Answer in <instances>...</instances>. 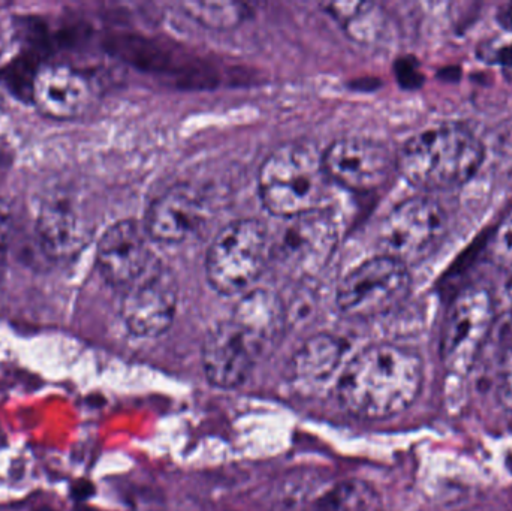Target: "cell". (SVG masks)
Returning a JSON list of instances; mask_svg holds the SVG:
<instances>
[{
    "label": "cell",
    "instance_id": "1",
    "mask_svg": "<svg viewBox=\"0 0 512 511\" xmlns=\"http://www.w3.org/2000/svg\"><path fill=\"white\" fill-rule=\"evenodd\" d=\"M424 363L417 351L376 344L355 354L336 381L340 405L354 417L384 420L408 410L420 395Z\"/></svg>",
    "mask_w": 512,
    "mask_h": 511
},
{
    "label": "cell",
    "instance_id": "2",
    "mask_svg": "<svg viewBox=\"0 0 512 511\" xmlns=\"http://www.w3.org/2000/svg\"><path fill=\"white\" fill-rule=\"evenodd\" d=\"M484 158L483 143L471 129L444 123L409 138L396 155V170L421 191H453L480 171Z\"/></svg>",
    "mask_w": 512,
    "mask_h": 511
},
{
    "label": "cell",
    "instance_id": "3",
    "mask_svg": "<svg viewBox=\"0 0 512 511\" xmlns=\"http://www.w3.org/2000/svg\"><path fill=\"white\" fill-rule=\"evenodd\" d=\"M330 182L324 153L312 144L286 143L262 162L258 174L259 197L271 215L297 218L321 209Z\"/></svg>",
    "mask_w": 512,
    "mask_h": 511
},
{
    "label": "cell",
    "instance_id": "4",
    "mask_svg": "<svg viewBox=\"0 0 512 511\" xmlns=\"http://www.w3.org/2000/svg\"><path fill=\"white\" fill-rule=\"evenodd\" d=\"M271 240L259 219L230 222L222 228L207 252L210 285L224 296L248 290L270 263Z\"/></svg>",
    "mask_w": 512,
    "mask_h": 511
},
{
    "label": "cell",
    "instance_id": "5",
    "mask_svg": "<svg viewBox=\"0 0 512 511\" xmlns=\"http://www.w3.org/2000/svg\"><path fill=\"white\" fill-rule=\"evenodd\" d=\"M448 233V215L439 201L411 197L397 204L379 228V245L387 257L405 266L423 263L435 254Z\"/></svg>",
    "mask_w": 512,
    "mask_h": 511
},
{
    "label": "cell",
    "instance_id": "6",
    "mask_svg": "<svg viewBox=\"0 0 512 511\" xmlns=\"http://www.w3.org/2000/svg\"><path fill=\"white\" fill-rule=\"evenodd\" d=\"M409 267L387 255L358 264L340 281L336 305L349 318H372L399 305L411 291Z\"/></svg>",
    "mask_w": 512,
    "mask_h": 511
},
{
    "label": "cell",
    "instance_id": "7",
    "mask_svg": "<svg viewBox=\"0 0 512 511\" xmlns=\"http://www.w3.org/2000/svg\"><path fill=\"white\" fill-rule=\"evenodd\" d=\"M496 312L492 294L481 287H468L454 297L444 330L441 357L453 374H465L478 360L495 327Z\"/></svg>",
    "mask_w": 512,
    "mask_h": 511
},
{
    "label": "cell",
    "instance_id": "8",
    "mask_svg": "<svg viewBox=\"0 0 512 511\" xmlns=\"http://www.w3.org/2000/svg\"><path fill=\"white\" fill-rule=\"evenodd\" d=\"M286 221L279 239L271 242L270 263L291 278L318 275L339 243L336 219L328 210L318 209Z\"/></svg>",
    "mask_w": 512,
    "mask_h": 511
},
{
    "label": "cell",
    "instance_id": "9",
    "mask_svg": "<svg viewBox=\"0 0 512 511\" xmlns=\"http://www.w3.org/2000/svg\"><path fill=\"white\" fill-rule=\"evenodd\" d=\"M179 285L170 267L156 260L143 276L126 288L122 318L129 332L138 338L164 335L176 317Z\"/></svg>",
    "mask_w": 512,
    "mask_h": 511
},
{
    "label": "cell",
    "instance_id": "10",
    "mask_svg": "<svg viewBox=\"0 0 512 511\" xmlns=\"http://www.w3.org/2000/svg\"><path fill=\"white\" fill-rule=\"evenodd\" d=\"M324 165L331 182L352 192H373L396 170V156L378 141L348 137L325 150Z\"/></svg>",
    "mask_w": 512,
    "mask_h": 511
},
{
    "label": "cell",
    "instance_id": "11",
    "mask_svg": "<svg viewBox=\"0 0 512 511\" xmlns=\"http://www.w3.org/2000/svg\"><path fill=\"white\" fill-rule=\"evenodd\" d=\"M262 356L255 342L231 318L207 333L201 351L207 381L225 390L245 384Z\"/></svg>",
    "mask_w": 512,
    "mask_h": 511
},
{
    "label": "cell",
    "instance_id": "12",
    "mask_svg": "<svg viewBox=\"0 0 512 511\" xmlns=\"http://www.w3.org/2000/svg\"><path fill=\"white\" fill-rule=\"evenodd\" d=\"M146 237V228L132 219L116 222L105 231L99 240L96 261L108 284L126 290L149 269L155 258Z\"/></svg>",
    "mask_w": 512,
    "mask_h": 511
},
{
    "label": "cell",
    "instance_id": "13",
    "mask_svg": "<svg viewBox=\"0 0 512 511\" xmlns=\"http://www.w3.org/2000/svg\"><path fill=\"white\" fill-rule=\"evenodd\" d=\"M33 102L53 119L69 120L86 113L93 101L89 80L77 69L66 65H45L32 80Z\"/></svg>",
    "mask_w": 512,
    "mask_h": 511
},
{
    "label": "cell",
    "instance_id": "14",
    "mask_svg": "<svg viewBox=\"0 0 512 511\" xmlns=\"http://www.w3.org/2000/svg\"><path fill=\"white\" fill-rule=\"evenodd\" d=\"M203 219V198L191 186L176 185L152 201L144 228L156 242L180 243L200 228Z\"/></svg>",
    "mask_w": 512,
    "mask_h": 511
},
{
    "label": "cell",
    "instance_id": "15",
    "mask_svg": "<svg viewBox=\"0 0 512 511\" xmlns=\"http://www.w3.org/2000/svg\"><path fill=\"white\" fill-rule=\"evenodd\" d=\"M346 345L328 333L310 336L289 363V381L301 395H316L339 378Z\"/></svg>",
    "mask_w": 512,
    "mask_h": 511
},
{
    "label": "cell",
    "instance_id": "16",
    "mask_svg": "<svg viewBox=\"0 0 512 511\" xmlns=\"http://www.w3.org/2000/svg\"><path fill=\"white\" fill-rule=\"evenodd\" d=\"M36 233L39 245L53 260L77 254L87 237L81 213L65 192L51 195L41 204Z\"/></svg>",
    "mask_w": 512,
    "mask_h": 511
},
{
    "label": "cell",
    "instance_id": "17",
    "mask_svg": "<svg viewBox=\"0 0 512 511\" xmlns=\"http://www.w3.org/2000/svg\"><path fill=\"white\" fill-rule=\"evenodd\" d=\"M231 320L265 356L282 339L288 324V312L285 303L274 291L255 288L237 302Z\"/></svg>",
    "mask_w": 512,
    "mask_h": 511
},
{
    "label": "cell",
    "instance_id": "18",
    "mask_svg": "<svg viewBox=\"0 0 512 511\" xmlns=\"http://www.w3.org/2000/svg\"><path fill=\"white\" fill-rule=\"evenodd\" d=\"M328 14L333 15L349 38L357 42H370L376 38V24H379L378 6L367 2H336L325 5Z\"/></svg>",
    "mask_w": 512,
    "mask_h": 511
},
{
    "label": "cell",
    "instance_id": "19",
    "mask_svg": "<svg viewBox=\"0 0 512 511\" xmlns=\"http://www.w3.org/2000/svg\"><path fill=\"white\" fill-rule=\"evenodd\" d=\"M319 511H378L379 500L372 488L358 480H348L325 492Z\"/></svg>",
    "mask_w": 512,
    "mask_h": 511
},
{
    "label": "cell",
    "instance_id": "20",
    "mask_svg": "<svg viewBox=\"0 0 512 511\" xmlns=\"http://www.w3.org/2000/svg\"><path fill=\"white\" fill-rule=\"evenodd\" d=\"M186 14L210 29H233L246 20L249 11L242 3L191 2L183 5Z\"/></svg>",
    "mask_w": 512,
    "mask_h": 511
},
{
    "label": "cell",
    "instance_id": "21",
    "mask_svg": "<svg viewBox=\"0 0 512 511\" xmlns=\"http://www.w3.org/2000/svg\"><path fill=\"white\" fill-rule=\"evenodd\" d=\"M490 258L499 269L512 273V219L504 222L490 239Z\"/></svg>",
    "mask_w": 512,
    "mask_h": 511
},
{
    "label": "cell",
    "instance_id": "22",
    "mask_svg": "<svg viewBox=\"0 0 512 511\" xmlns=\"http://www.w3.org/2000/svg\"><path fill=\"white\" fill-rule=\"evenodd\" d=\"M496 381H498V395L502 404L512 410V324L508 327L507 339L502 344Z\"/></svg>",
    "mask_w": 512,
    "mask_h": 511
},
{
    "label": "cell",
    "instance_id": "23",
    "mask_svg": "<svg viewBox=\"0 0 512 511\" xmlns=\"http://www.w3.org/2000/svg\"><path fill=\"white\" fill-rule=\"evenodd\" d=\"M9 246H11V224L8 216L0 212V276L8 263Z\"/></svg>",
    "mask_w": 512,
    "mask_h": 511
},
{
    "label": "cell",
    "instance_id": "24",
    "mask_svg": "<svg viewBox=\"0 0 512 511\" xmlns=\"http://www.w3.org/2000/svg\"><path fill=\"white\" fill-rule=\"evenodd\" d=\"M399 68V78L408 87H417L421 83V74L412 63L402 62Z\"/></svg>",
    "mask_w": 512,
    "mask_h": 511
},
{
    "label": "cell",
    "instance_id": "25",
    "mask_svg": "<svg viewBox=\"0 0 512 511\" xmlns=\"http://www.w3.org/2000/svg\"><path fill=\"white\" fill-rule=\"evenodd\" d=\"M496 20H498L502 29L512 32V3L499 6L498 12H496Z\"/></svg>",
    "mask_w": 512,
    "mask_h": 511
},
{
    "label": "cell",
    "instance_id": "26",
    "mask_svg": "<svg viewBox=\"0 0 512 511\" xmlns=\"http://www.w3.org/2000/svg\"><path fill=\"white\" fill-rule=\"evenodd\" d=\"M496 60L502 65L512 68V42L499 48L498 53H496Z\"/></svg>",
    "mask_w": 512,
    "mask_h": 511
},
{
    "label": "cell",
    "instance_id": "27",
    "mask_svg": "<svg viewBox=\"0 0 512 511\" xmlns=\"http://www.w3.org/2000/svg\"><path fill=\"white\" fill-rule=\"evenodd\" d=\"M90 491H92L90 485H86V483L81 482L80 485L74 486V489H72V495H74L75 500H84V498L89 495Z\"/></svg>",
    "mask_w": 512,
    "mask_h": 511
},
{
    "label": "cell",
    "instance_id": "28",
    "mask_svg": "<svg viewBox=\"0 0 512 511\" xmlns=\"http://www.w3.org/2000/svg\"><path fill=\"white\" fill-rule=\"evenodd\" d=\"M30 511H56L53 509V507L45 506V504H42V506H36L35 509H32Z\"/></svg>",
    "mask_w": 512,
    "mask_h": 511
},
{
    "label": "cell",
    "instance_id": "29",
    "mask_svg": "<svg viewBox=\"0 0 512 511\" xmlns=\"http://www.w3.org/2000/svg\"><path fill=\"white\" fill-rule=\"evenodd\" d=\"M74 511H92V510L87 509V507H84V506H77V507H75Z\"/></svg>",
    "mask_w": 512,
    "mask_h": 511
}]
</instances>
